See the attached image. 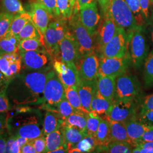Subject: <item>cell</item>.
<instances>
[{
    "label": "cell",
    "instance_id": "816d5d0a",
    "mask_svg": "<svg viewBox=\"0 0 153 153\" xmlns=\"http://www.w3.org/2000/svg\"><path fill=\"white\" fill-rule=\"evenodd\" d=\"M11 79L8 78L0 71V93H6Z\"/></svg>",
    "mask_w": 153,
    "mask_h": 153
},
{
    "label": "cell",
    "instance_id": "f546056e",
    "mask_svg": "<svg viewBox=\"0 0 153 153\" xmlns=\"http://www.w3.org/2000/svg\"><path fill=\"white\" fill-rule=\"evenodd\" d=\"M46 153H52L65 143L60 129L52 131L45 135Z\"/></svg>",
    "mask_w": 153,
    "mask_h": 153
},
{
    "label": "cell",
    "instance_id": "4316f807",
    "mask_svg": "<svg viewBox=\"0 0 153 153\" xmlns=\"http://www.w3.org/2000/svg\"><path fill=\"white\" fill-rule=\"evenodd\" d=\"M112 103L104 98L97 90L91 103V111L99 115H105L107 116L109 114Z\"/></svg>",
    "mask_w": 153,
    "mask_h": 153
},
{
    "label": "cell",
    "instance_id": "74e56055",
    "mask_svg": "<svg viewBox=\"0 0 153 153\" xmlns=\"http://www.w3.org/2000/svg\"><path fill=\"white\" fill-rule=\"evenodd\" d=\"M102 120V117L97 113L92 111L88 112L86 115V129L88 134L96 137L99 126Z\"/></svg>",
    "mask_w": 153,
    "mask_h": 153
},
{
    "label": "cell",
    "instance_id": "b9f144b4",
    "mask_svg": "<svg viewBox=\"0 0 153 153\" xmlns=\"http://www.w3.org/2000/svg\"><path fill=\"white\" fill-rule=\"evenodd\" d=\"M57 112L64 120L71 114L78 112L71 106L66 98L63 99L58 104Z\"/></svg>",
    "mask_w": 153,
    "mask_h": 153
},
{
    "label": "cell",
    "instance_id": "60d3db41",
    "mask_svg": "<svg viewBox=\"0 0 153 153\" xmlns=\"http://www.w3.org/2000/svg\"><path fill=\"white\" fill-rule=\"evenodd\" d=\"M14 14L6 11L0 13V39L9 32Z\"/></svg>",
    "mask_w": 153,
    "mask_h": 153
},
{
    "label": "cell",
    "instance_id": "ba28073f",
    "mask_svg": "<svg viewBox=\"0 0 153 153\" xmlns=\"http://www.w3.org/2000/svg\"><path fill=\"white\" fill-rule=\"evenodd\" d=\"M117 99L140 100L142 98L141 84L137 76L126 73L116 78Z\"/></svg>",
    "mask_w": 153,
    "mask_h": 153
},
{
    "label": "cell",
    "instance_id": "8992f818",
    "mask_svg": "<svg viewBox=\"0 0 153 153\" xmlns=\"http://www.w3.org/2000/svg\"><path fill=\"white\" fill-rule=\"evenodd\" d=\"M140 100L117 99L113 102L107 119L126 122L137 117L140 108Z\"/></svg>",
    "mask_w": 153,
    "mask_h": 153
},
{
    "label": "cell",
    "instance_id": "9a60e30c",
    "mask_svg": "<svg viewBox=\"0 0 153 153\" xmlns=\"http://www.w3.org/2000/svg\"><path fill=\"white\" fill-rule=\"evenodd\" d=\"M60 60L64 62H73L76 65L81 58L76 38L68 30L59 44Z\"/></svg>",
    "mask_w": 153,
    "mask_h": 153
},
{
    "label": "cell",
    "instance_id": "bcb514c9",
    "mask_svg": "<svg viewBox=\"0 0 153 153\" xmlns=\"http://www.w3.org/2000/svg\"><path fill=\"white\" fill-rule=\"evenodd\" d=\"M132 153H153V142H142L134 145Z\"/></svg>",
    "mask_w": 153,
    "mask_h": 153
},
{
    "label": "cell",
    "instance_id": "e0dca14e",
    "mask_svg": "<svg viewBox=\"0 0 153 153\" xmlns=\"http://www.w3.org/2000/svg\"><path fill=\"white\" fill-rule=\"evenodd\" d=\"M103 16V19L99 25L95 35L97 44L96 48L100 52L105 45L113 38L119 28L108 13Z\"/></svg>",
    "mask_w": 153,
    "mask_h": 153
},
{
    "label": "cell",
    "instance_id": "7c38bea8",
    "mask_svg": "<svg viewBox=\"0 0 153 153\" xmlns=\"http://www.w3.org/2000/svg\"><path fill=\"white\" fill-rule=\"evenodd\" d=\"M131 38L123 29L119 28L113 38L103 48L102 56L105 57H124L128 55V45Z\"/></svg>",
    "mask_w": 153,
    "mask_h": 153
},
{
    "label": "cell",
    "instance_id": "4dcf8cb0",
    "mask_svg": "<svg viewBox=\"0 0 153 153\" xmlns=\"http://www.w3.org/2000/svg\"><path fill=\"white\" fill-rule=\"evenodd\" d=\"M143 80L146 88L153 87V49L149 53L143 63Z\"/></svg>",
    "mask_w": 153,
    "mask_h": 153
},
{
    "label": "cell",
    "instance_id": "681fc988",
    "mask_svg": "<svg viewBox=\"0 0 153 153\" xmlns=\"http://www.w3.org/2000/svg\"><path fill=\"white\" fill-rule=\"evenodd\" d=\"M27 138L23 137H16L10 149V153H20L22 146L28 141Z\"/></svg>",
    "mask_w": 153,
    "mask_h": 153
},
{
    "label": "cell",
    "instance_id": "11a10c76",
    "mask_svg": "<svg viewBox=\"0 0 153 153\" xmlns=\"http://www.w3.org/2000/svg\"><path fill=\"white\" fill-rule=\"evenodd\" d=\"M8 114L7 112H0V133H3L7 131Z\"/></svg>",
    "mask_w": 153,
    "mask_h": 153
},
{
    "label": "cell",
    "instance_id": "6125c7cd",
    "mask_svg": "<svg viewBox=\"0 0 153 153\" xmlns=\"http://www.w3.org/2000/svg\"><path fill=\"white\" fill-rule=\"evenodd\" d=\"M52 153H69L68 151V145L66 144L65 143L62 145V146H61L60 147L57 148V149L55 150L54 151H53Z\"/></svg>",
    "mask_w": 153,
    "mask_h": 153
},
{
    "label": "cell",
    "instance_id": "9f6ffc18",
    "mask_svg": "<svg viewBox=\"0 0 153 153\" xmlns=\"http://www.w3.org/2000/svg\"><path fill=\"white\" fill-rule=\"evenodd\" d=\"M9 136L7 131L0 133V153H6V145Z\"/></svg>",
    "mask_w": 153,
    "mask_h": 153
},
{
    "label": "cell",
    "instance_id": "94428289",
    "mask_svg": "<svg viewBox=\"0 0 153 153\" xmlns=\"http://www.w3.org/2000/svg\"><path fill=\"white\" fill-rule=\"evenodd\" d=\"M16 137H14L11 135H9L7 138L6 145V153H10V149H11V145L16 140Z\"/></svg>",
    "mask_w": 153,
    "mask_h": 153
},
{
    "label": "cell",
    "instance_id": "836d02e7",
    "mask_svg": "<svg viewBox=\"0 0 153 153\" xmlns=\"http://www.w3.org/2000/svg\"><path fill=\"white\" fill-rule=\"evenodd\" d=\"M31 20V16L28 12L16 14L11 22L9 32L18 35L22 28Z\"/></svg>",
    "mask_w": 153,
    "mask_h": 153
},
{
    "label": "cell",
    "instance_id": "8d00e7d4",
    "mask_svg": "<svg viewBox=\"0 0 153 153\" xmlns=\"http://www.w3.org/2000/svg\"><path fill=\"white\" fill-rule=\"evenodd\" d=\"M19 40L24 39H43V36L39 31L32 21H30L24 26L18 35Z\"/></svg>",
    "mask_w": 153,
    "mask_h": 153
},
{
    "label": "cell",
    "instance_id": "6da1fadb",
    "mask_svg": "<svg viewBox=\"0 0 153 153\" xmlns=\"http://www.w3.org/2000/svg\"><path fill=\"white\" fill-rule=\"evenodd\" d=\"M51 69L38 71L23 70L11 79L6 90L11 109L43 104L47 74Z\"/></svg>",
    "mask_w": 153,
    "mask_h": 153
},
{
    "label": "cell",
    "instance_id": "e7e4bbea",
    "mask_svg": "<svg viewBox=\"0 0 153 153\" xmlns=\"http://www.w3.org/2000/svg\"><path fill=\"white\" fill-rule=\"evenodd\" d=\"M76 1L77 0H70V2L71 4V6L73 7V9L74 8L76 4Z\"/></svg>",
    "mask_w": 153,
    "mask_h": 153
},
{
    "label": "cell",
    "instance_id": "db71d44e",
    "mask_svg": "<svg viewBox=\"0 0 153 153\" xmlns=\"http://www.w3.org/2000/svg\"><path fill=\"white\" fill-rule=\"evenodd\" d=\"M142 13L145 19L148 21L149 17V6L150 0H139Z\"/></svg>",
    "mask_w": 153,
    "mask_h": 153
},
{
    "label": "cell",
    "instance_id": "2e32d148",
    "mask_svg": "<svg viewBox=\"0 0 153 153\" xmlns=\"http://www.w3.org/2000/svg\"><path fill=\"white\" fill-rule=\"evenodd\" d=\"M79 11V18L81 23L88 33L94 37L101 18L97 1L82 6Z\"/></svg>",
    "mask_w": 153,
    "mask_h": 153
},
{
    "label": "cell",
    "instance_id": "d6a6232c",
    "mask_svg": "<svg viewBox=\"0 0 153 153\" xmlns=\"http://www.w3.org/2000/svg\"><path fill=\"white\" fill-rule=\"evenodd\" d=\"M66 98L71 106L79 112L88 113L82 106L77 86H71L65 88Z\"/></svg>",
    "mask_w": 153,
    "mask_h": 153
},
{
    "label": "cell",
    "instance_id": "3957f363",
    "mask_svg": "<svg viewBox=\"0 0 153 153\" xmlns=\"http://www.w3.org/2000/svg\"><path fill=\"white\" fill-rule=\"evenodd\" d=\"M65 98V88L55 70L51 69L47 74L43 94V106L49 111L57 112L58 104Z\"/></svg>",
    "mask_w": 153,
    "mask_h": 153
},
{
    "label": "cell",
    "instance_id": "ffe728a7",
    "mask_svg": "<svg viewBox=\"0 0 153 153\" xmlns=\"http://www.w3.org/2000/svg\"><path fill=\"white\" fill-rule=\"evenodd\" d=\"M97 79L93 81L80 79L78 86V91L82 106L88 112L91 111V103L97 90Z\"/></svg>",
    "mask_w": 153,
    "mask_h": 153
},
{
    "label": "cell",
    "instance_id": "d4e9b609",
    "mask_svg": "<svg viewBox=\"0 0 153 153\" xmlns=\"http://www.w3.org/2000/svg\"><path fill=\"white\" fill-rule=\"evenodd\" d=\"M108 120L109 121L110 126L111 141L127 142L131 143L127 133L124 122Z\"/></svg>",
    "mask_w": 153,
    "mask_h": 153
},
{
    "label": "cell",
    "instance_id": "30bf717a",
    "mask_svg": "<svg viewBox=\"0 0 153 153\" xmlns=\"http://www.w3.org/2000/svg\"><path fill=\"white\" fill-rule=\"evenodd\" d=\"M71 33L76 40L81 57L95 52L94 36L88 33L79 20V16L73 17L70 22Z\"/></svg>",
    "mask_w": 153,
    "mask_h": 153
},
{
    "label": "cell",
    "instance_id": "680465c9",
    "mask_svg": "<svg viewBox=\"0 0 153 153\" xmlns=\"http://www.w3.org/2000/svg\"><path fill=\"white\" fill-rule=\"evenodd\" d=\"M21 153H35V150L33 146V143L30 140L26 142L21 149Z\"/></svg>",
    "mask_w": 153,
    "mask_h": 153
},
{
    "label": "cell",
    "instance_id": "484cf974",
    "mask_svg": "<svg viewBox=\"0 0 153 153\" xmlns=\"http://www.w3.org/2000/svg\"><path fill=\"white\" fill-rule=\"evenodd\" d=\"M19 41L18 35L9 31L0 39V54L18 52Z\"/></svg>",
    "mask_w": 153,
    "mask_h": 153
},
{
    "label": "cell",
    "instance_id": "9c48e42d",
    "mask_svg": "<svg viewBox=\"0 0 153 153\" xmlns=\"http://www.w3.org/2000/svg\"><path fill=\"white\" fill-rule=\"evenodd\" d=\"M22 60V69L38 71L51 69L52 59L46 49L18 51Z\"/></svg>",
    "mask_w": 153,
    "mask_h": 153
},
{
    "label": "cell",
    "instance_id": "ac0fdd59",
    "mask_svg": "<svg viewBox=\"0 0 153 153\" xmlns=\"http://www.w3.org/2000/svg\"><path fill=\"white\" fill-rule=\"evenodd\" d=\"M0 71L11 79L22 71V60L19 52L0 54Z\"/></svg>",
    "mask_w": 153,
    "mask_h": 153
},
{
    "label": "cell",
    "instance_id": "f5cc1de1",
    "mask_svg": "<svg viewBox=\"0 0 153 153\" xmlns=\"http://www.w3.org/2000/svg\"><path fill=\"white\" fill-rule=\"evenodd\" d=\"M142 142H153V126H149L137 143Z\"/></svg>",
    "mask_w": 153,
    "mask_h": 153
},
{
    "label": "cell",
    "instance_id": "7a4b0ae2",
    "mask_svg": "<svg viewBox=\"0 0 153 153\" xmlns=\"http://www.w3.org/2000/svg\"><path fill=\"white\" fill-rule=\"evenodd\" d=\"M8 115L7 128L9 135L33 140L43 135V115L40 110L32 107L14 108Z\"/></svg>",
    "mask_w": 153,
    "mask_h": 153
},
{
    "label": "cell",
    "instance_id": "f1b7e54d",
    "mask_svg": "<svg viewBox=\"0 0 153 153\" xmlns=\"http://www.w3.org/2000/svg\"><path fill=\"white\" fill-rule=\"evenodd\" d=\"M98 146L96 137L88 134L76 145L69 149V153H91Z\"/></svg>",
    "mask_w": 153,
    "mask_h": 153
},
{
    "label": "cell",
    "instance_id": "03108f58",
    "mask_svg": "<svg viewBox=\"0 0 153 153\" xmlns=\"http://www.w3.org/2000/svg\"><path fill=\"white\" fill-rule=\"evenodd\" d=\"M150 1H151V2H152V3H153V0H150Z\"/></svg>",
    "mask_w": 153,
    "mask_h": 153
},
{
    "label": "cell",
    "instance_id": "7402d4cb",
    "mask_svg": "<svg viewBox=\"0 0 153 153\" xmlns=\"http://www.w3.org/2000/svg\"><path fill=\"white\" fill-rule=\"evenodd\" d=\"M60 130L65 143L68 145V150L69 148L74 146L88 134V131H82L76 127L70 126L65 121L61 127Z\"/></svg>",
    "mask_w": 153,
    "mask_h": 153
},
{
    "label": "cell",
    "instance_id": "ab89813d",
    "mask_svg": "<svg viewBox=\"0 0 153 153\" xmlns=\"http://www.w3.org/2000/svg\"><path fill=\"white\" fill-rule=\"evenodd\" d=\"M126 1L134 16L137 26L142 27L145 22L139 0H126Z\"/></svg>",
    "mask_w": 153,
    "mask_h": 153
},
{
    "label": "cell",
    "instance_id": "8fae6325",
    "mask_svg": "<svg viewBox=\"0 0 153 153\" xmlns=\"http://www.w3.org/2000/svg\"><path fill=\"white\" fill-rule=\"evenodd\" d=\"M130 64L131 60L129 53L123 58L105 57L102 56L99 59L98 76L116 78L126 73Z\"/></svg>",
    "mask_w": 153,
    "mask_h": 153
},
{
    "label": "cell",
    "instance_id": "5bb4252c",
    "mask_svg": "<svg viewBox=\"0 0 153 153\" xmlns=\"http://www.w3.org/2000/svg\"><path fill=\"white\" fill-rule=\"evenodd\" d=\"M76 66L80 79L93 81L97 79L99 58L95 52L82 56Z\"/></svg>",
    "mask_w": 153,
    "mask_h": 153
},
{
    "label": "cell",
    "instance_id": "603a6c76",
    "mask_svg": "<svg viewBox=\"0 0 153 153\" xmlns=\"http://www.w3.org/2000/svg\"><path fill=\"white\" fill-rule=\"evenodd\" d=\"M124 123L131 145L134 146L150 126H146L138 120L137 117L131 119Z\"/></svg>",
    "mask_w": 153,
    "mask_h": 153
},
{
    "label": "cell",
    "instance_id": "4fadbf2b",
    "mask_svg": "<svg viewBox=\"0 0 153 153\" xmlns=\"http://www.w3.org/2000/svg\"><path fill=\"white\" fill-rule=\"evenodd\" d=\"M52 65L65 88L71 86H78L80 78L75 63L64 62L59 60H55L53 61Z\"/></svg>",
    "mask_w": 153,
    "mask_h": 153
},
{
    "label": "cell",
    "instance_id": "f6af8a7d",
    "mask_svg": "<svg viewBox=\"0 0 153 153\" xmlns=\"http://www.w3.org/2000/svg\"><path fill=\"white\" fill-rule=\"evenodd\" d=\"M137 119L148 126H153V110H139Z\"/></svg>",
    "mask_w": 153,
    "mask_h": 153
},
{
    "label": "cell",
    "instance_id": "d6986e66",
    "mask_svg": "<svg viewBox=\"0 0 153 153\" xmlns=\"http://www.w3.org/2000/svg\"><path fill=\"white\" fill-rule=\"evenodd\" d=\"M29 11L31 21L43 36L49 24L51 16L38 2H33L29 5Z\"/></svg>",
    "mask_w": 153,
    "mask_h": 153
},
{
    "label": "cell",
    "instance_id": "52a82bcc",
    "mask_svg": "<svg viewBox=\"0 0 153 153\" xmlns=\"http://www.w3.org/2000/svg\"><path fill=\"white\" fill-rule=\"evenodd\" d=\"M142 28L138 27L133 32L129 43L131 64L136 69L141 68L149 53V47Z\"/></svg>",
    "mask_w": 153,
    "mask_h": 153
},
{
    "label": "cell",
    "instance_id": "1f68e13d",
    "mask_svg": "<svg viewBox=\"0 0 153 153\" xmlns=\"http://www.w3.org/2000/svg\"><path fill=\"white\" fill-rule=\"evenodd\" d=\"M96 139L98 146H106L111 141L110 126L107 119H102L100 121L97 132Z\"/></svg>",
    "mask_w": 153,
    "mask_h": 153
},
{
    "label": "cell",
    "instance_id": "277c9868",
    "mask_svg": "<svg viewBox=\"0 0 153 153\" xmlns=\"http://www.w3.org/2000/svg\"><path fill=\"white\" fill-rule=\"evenodd\" d=\"M117 26L123 29L128 36L138 27L135 18L126 0H111L108 13Z\"/></svg>",
    "mask_w": 153,
    "mask_h": 153
},
{
    "label": "cell",
    "instance_id": "7bdbcfd3",
    "mask_svg": "<svg viewBox=\"0 0 153 153\" xmlns=\"http://www.w3.org/2000/svg\"><path fill=\"white\" fill-rule=\"evenodd\" d=\"M56 2L60 14L64 19L71 18L74 9L71 6L70 0H56Z\"/></svg>",
    "mask_w": 153,
    "mask_h": 153
},
{
    "label": "cell",
    "instance_id": "d590c367",
    "mask_svg": "<svg viewBox=\"0 0 153 153\" xmlns=\"http://www.w3.org/2000/svg\"><path fill=\"white\" fill-rule=\"evenodd\" d=\"M40 49H46L43 39H24L20 40L18 51H28Z\"/></svg>",
    "mask_w": 153,
    "mask_h": 153
},
{
    "label": "cell",
    "instance_id": "e575fe53",
    "mask_svg": "<svg viewBox=\"0 0 153 153\" xmlns=\"http://www.w3.org/2000/svg\"><path fill=\"white\" fill-rule=\"evenodd\" d=\"M88 113L75 112L68 118L65 121L70 126L76 127L78 129L84 131H88L86 129V115Z\"/></svg>",
    "mask_w": 153,
    "mask_h": 153
},
{
    "label": "cell",
    "instance_id": "7dc6e473",
    "mask_svg": "<svg viewBox=\"0 0 153 153\" xmlns=\"http://www.w3.org/2000/svg\"><path fill=\"white\" fill-rule=\"evenodd\" d=\"M30 141L33 143L36 153H46L45 136L42 135Z\"/></svg>",
    "mask_w": 153,
    "mask_h": 153
},
{
    "label": "cell",
    "instance_id": "be15d7a7",
    "mask_svg": "<svg viewBox=\"0 0 153 153\" xmlns=\"http://www.w3.org/2000/svg\"><path fill=\"white\" fill-rule=\"evenodd\" d=\"M149 25H150V36H151V39H152V40L153 43V12L152 13V15L149 20Z\"/></svg>",
    "mask_w": 153,
    "mask_h": 153
},
{
    "label": "cell",
    "instance_id": "91938a15",
    "mask_svg": "<svg viewBox=\"0 0 153 153\" xmlns=\"http://www.w3.org/2000/svg\"><path fill=\"white\" fill-rule=\"evenodd\" d=\"M97 1V0H77L76 1V4L75 6V12L76 13L78 11H79V9L83 6L88 5L89 4L93 3L94 2Z\"/></svg>",
    "mask_w": 153,
    "mask_h": 153
},
{
    "label": "cell",
    "instance_id": "83f0119b",
    "mask_svg": "<svg viewBox=\"0 0 153 153\" xmlns=\"http://www.w3.org/2000/svg\"><path fill=\"white\" fill-rule=\"evenodd\" d=\"M133 149L134 146L129 142L110 141L106 146L97 147L95 150L103 153H130Z\"/></svg>",
    "mask_w": 153,
    "mask_h": 153
},
{
    "label": "cell",
    "instance_id": "f35d334b",
    "mask_svg": "<svg viewBox=\"0 0 153 153\" xmlns=\"http://www.w3.org/2000/svg\"><path fill=\"white\" fill-rule=\"evenodd\" d=\"M2 6L4 11L14 15L26 12L20 0H2Z\"/></svg>",
    "mask_w": 153,
    "mask_h": 153
},
{
    "label": "cell",
    "instance_id": "44dd1931",
    "mask_svg": "<svg viewBox=\"0 0 153 153\" xmlns=\"http://www.w3.org/2000/svg\"><path fill=\"white\" fill-rule=\"evenodd\" d=\"M116 78L113 76H98L97 79L98 91L104 98L111 102L116 99Z\"/></svg>",
    "mask_w": 153,
    "mask_h": 153
},
{
    "label": "cell",
    "instance_id": "cb8c5ba5",
    "mask_svg": "<svg viewBox=\"0 0 153 153\" xmlns=\"http://www.w3.org/2000/svg\"><path fill=\"white\" fill-rule=\"evenodd\" d=\"M64 122L58 112L48 110L43 121V135L45 136L52 131L60 129Z\"/></svg>",
    "mask_w": 153,
    "mask_h": 153
},
{
    "label": "cell",
    "instance_id": "5b68a950",
    "mask_svg": "<svg viewBox=\"0 0 153 153\" xmlns=\"http://www.w3.org/2000/svg\"><path fill=\"white\" fill-rule=\"evenodd\" d=\"M69 28L64 21L57 20L51 22L43 36L45 48L52 61L60 60L59 44Z\"/></svg>",
    "mask_w": 153,
    "mask_h": 153
},
{
    "label": "cell",
    "instance_id": "c3c4849f",
    "mask_svg": "<svg viewBox=\"0 0 153 153\" xmlns=\"http://www.w3.org/2000/svg\"><path fill=\"white\" fill-rule=\"evenodd\" d=\"M139 110H153V93L141 98Z\"/></svg>",
    "mask_w": 153,
    "mask_h": 153
},
{
    "label": "cell",
    "instance_id": "f907efd6",
    "mask_svg": "<svg viewBox=\"0 0 153 153\" xmlns=\"http://www.w3.org/2000/svg\"><path fill=\"white\" fill-rule=\"evenodd\" d=\"M11 105L6 93H0V112H8Z\"/></svg>",
    "mask_w": 153,
    "mask_h": 153
},
{
    "label": "cell",
    "instance_id": "ee69618b",
    "mask_svg": "<svg viewBox=\"0 0 153 153\" xmlns=\"http://www.w3.org/2000/svg\"><path fill=\"white\" fill-rule=\"evenodd\" d=\"M38 2L48 11L52 17L60 15L57 9L56 0H38Z\"/></svg>",
    "mask_w": 153,
    "mask_h": 153
},
{
    "label": "cell",
    "instance_id": "6f0895ef",
    "mask_svg": "<svg viewBox=\"0 0 153 153\" xmlns=\"http://www.w3.org/2000/svg\"><path fill=\"white\" fill-rule=\"evenodd\" d=\"M98 2L103 16L105 15L109 10V5L111 0H97Z\"/></svg>",
    "mask_w": 153,
    "mask_h": 153
}]
</instances>
